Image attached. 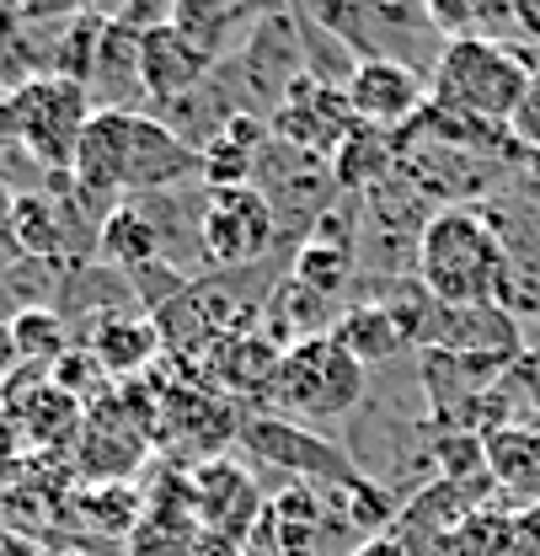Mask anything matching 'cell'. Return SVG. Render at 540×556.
I'll use <instances>...</instances> for the list:
<instances>
[{
	"instance_id": "obj_1",
	"label": "cell",
	"mask_w": 540,
	"mask_h": 556,
	"mask_svg": "<svg viewBox=\"0 0 540 556\" xmlns=\"http://www.w3.org/2000/svg\"><path fill=\"white\" fill-rule=\"evenodd\" d=\"M417 283L439 305H503L508 241L487 204L439 208L417 247Z\"/></svg>"
},
{
	"instance_id": "obj_2",
	"label": "cell",
	"mask_w": 540,
	"mask_h": 556,
	"mask_svg": "<svg viewBox=\"0 0 540 556\" xmlns=\"http://www.w3.org/2000/svg\"><path fill=\"white\" fill-rule=\"evenodd\" d=\"M536 70H540V54L514 49L498 33L444 38L439 65L428 75V102L455 113V118L508 129L519 102H525V91H530V80H536Z\"/></svg>"
},
{
	"instance_id": "obj_3",
	"label": "cell",
	"mask_w": 540,
	"mask_h": 556,
	"mask_svg": "<svg viewBox=\"0 0 540 556\" xmlns=\"http://www.w3.org/2000/svg\"><path fill=\"white\" fill-rule=\"evenodd\" d=\"M364 396H369V369L332 332H316V338H300V343L284 348L268 407L327 439L332 422L364 407Z\"/></svg>"
},
{
	"instance_id": "obj_4",
	"label": "cell",
	"mask_w": 540,
	"mask_h": 556,
	"mask_svg": "<svg viewBox=\"0 0 540 556\" xmlns=\"http://www.w3.org/2000/svg\"><path fill=\"white\" fill-rule=\"evenodd\" d=\"M91 113L97 108H91L80 80L38 70L0 97V139H16L38 166L70 177L75 144H80V129L91 124Z\"/></svg>"
},
{
	"instance_id": "obj_5",
	"label": "cell",
	"mask_w": 540,
	"mask_h": 556,
	"mask_svg": "<svg viewBox=\"0 0 540 556\" xmlns=\"http://www.w3.org/2000/svg\"><path fill=\"white\" fill-rule=\"evenodd\" d=\"M236 444H241V455L252 466H273L289 482L322 486V492L359 477V466L342 455L332 439H322V433H311V428H300V422H289L278 413H247L241 428H236Z\"/></svg>"
},
{
	"instance_id": "obj_6",
	"label": "cell",
	"mask_w": 540,
	"mask_h": 556,
	"mask_svg": "<svg viewBox=\"0 0 540 556\" xmlns=\"http://www.w3.org/2000/svg\"><path fill=\"white\" fill-rule=\"evenodd\" d=\"M199 241L209 268L247 274V268H258L268 257L284 236H278V219H273L268 199L258 188H214V193H203L199 204Z\"/></svg>"
},
{
	"instance_id": "obj_7",
	"label": "cell",
	"mask_w": 540,
	"mask_h": 556,
	"mask_svg": "<svg viewBox=\"0 0 540 556\" xmlns=\"http://www.w3.org/2000/svg\"><path fill=\"white\" fill-rule=\"evenodd\" d=\"M252 188L268 199L284 241H294V236L305 241V236L322 225V214L342 199L338 177H332V161L300 155V150H289V144H278V139L268 144V155H263Z\"/></svg>"
},
{
	"instance_id": "obj_8",
	"label": "cell",
	"mask_w": 540,
	"mask_h": 556,
	"mask_svg": "<svg viewBox=\"0 0 540 556\" xmlns=\"http://www.w3.org/2000/svg\"><path fill=\"white\" fill-rule=\"evenodd\" d=\"M353 124H359V118H353L342 86H327V80H316V75H300L268 118V129L278 144H289V150H300V155H316V161H332L338 144L353 135Z\"/></svg>"
},
{
	"instance_id": "obj_9",
	"label": "cell",
	"mask_w": 540,
	"mask_h": 556,
	"mask_svg": "<svg viewBox=\"0 0 540 556\" xmlns=\"http://www.w3.org/2000/svg\"><path fill=\"white\" fill-rule=\"evenodd\" d=\"M342 97H348V108L364 129L406 135L428 108V75L412 65H397V60H359Z\"/></svg>"
},
{
	"instance_id": "obj_10",
	"label": "cell",
	"mask_w": 540,
	"mask_h": 556,
	"mask_svg": "<svg viewBox=\"0 0 540 556\" xmlns=\"http://www.w3.org/2000/svg\"><path fill=\"white\" fill-rule=\"evenodd\" d=\"M417 348H439V353H461V358H503V364H519V358H525V332H519V316L503 311V305H439V300H434Z\"/></svg>"
},
{
	"instance_id": "obj_11",
	"label": "cell",
	"mask_w": 540,
	"mask_h": 556,
	"mask_svg": "<svg viewBox=\"0 0 540 556\" xmlns=\"http://www.w3.org/2000/svg\"><path fill=\"white\" fill-rule=\"evenodd\" d=\"M219 54H209L199 38H188L177 22H161L139 38V70H145V97H150V113L183 102L188 91H199L203 80L214 75Z\"/></svg>"
},
{
	"instance_id": "obj_12",
	"label": "cell",
	"mask_w": 540,
	"mask_h": 556,
	"mask_svg": "<svg viewBox=\"0 0 540 556\" xmlns=\"http://www.w3.org/2000/svg\"><path fill=\"white\" fill-rule=\"evenodd\" d=\"M278 358H284V348L273 343L263 327H247V332H225L219 343L209 348V358H203L199 369H203V386H214L219 396L247 402V407H263L273 396Z\"/></svg>"
},
{
	"instance_id": "obj_13",
	"label": "cell",
	"mask_w": 540,
	"mask_h": 556,
	"mask_svg": "<svg viewBox=\"0 0 540 556\" xmlns=\"http://www.w3.org/2000/svg\"><path fill=\"white\" fill-rule=\"evenodd\" d=\"M139 38L129 22L108 16L102 33H97V54L86 70V97L97 113H150V97H145V70H139Z\"/></svg>"
},
{
	"instance_id": "obj_14",
	"label": "cell",
	"mask_w": 540,
	"mask_h": 556,
	"mask_svg": "<svg viewBox=\"0 0 540 556\" xmlns=\"http://www.w3.org/2000/svg\"><path fill=\"white\" fill-rule=\"evenodd\" d=\"M193 508H199L203 530L219 535V541H230V546H247V535L263 519V497H258L252 471L225 466V460H209L199 477H193Z\"/></svg>"
},
{
	"instance_id": "obj_15",
	"label": "cell",
	"mask_w": 540,
	"mask_h": 556,
	"mask_svg": "<svg viewBox=\"0 0 540 556\" xmlns=\"http://www.w3.org/2000/svg\"><path fill=\"white\" fill-rule=\"evenodd\" d=\"M268 144H273L268 118H258V113L230 118V124L199 150L203 193H214V188H252V182H258V166H263V155H268Z\"/></svg>"
},
{
	"instance_id": "obj_16",
	"label": "cell",
	"mask_w": 540,
	"mask_h": 556,
	"mask_svg": "<svg viewBox=\"0 0 540 556\" xmlns=\"http://www.w3.org/2000/svg\"><path fill=\"white\" fill-rule=\"evenodd\" d=\"M481 455H487V482L514 508H540V428L525 422L492 428L481 433Z\"/></svg>"
},
{
	"instance_id": "obj_17",
	"label": "cell",
	"mask_w": 540,
	"mask_h": 556,
	"mask_svg": "<svg viewBox=\"0 0 540 556\" xmlns=\"http://www.w3.org/2000/svg\"><path fill=\"white\" fill-rule=\"evenodd\" d=\"M397 172H402V139L386 135V129H364V124H353V135L342 139L338 155H332V177H338V188L348 193V199L380 188V182L397 177Z\"/></svg>"
},
{
	"instance_id": "obj_18",
	"label": "cell",
	"mask_w": 540,
	"mask_h": 556,
	"mask_svg": "<svg viewBox=\"0 0 540 556\" xmlns=\"http://www.w3.org/2000/svg\"><path fill=\"white\" fill-rule=\"evenodd\" d=\"M86 353L102 364L108 380H129V375L155 364L161 332H155V321H145V316H102V321L91 327V348H86Z\"/></svg>"
},
{
	"instance_id": "obj_19",
	"label": "cell",
	"mask_w": 540,
	"mask_h": 556,
	"mask_svg": "<svg viewBox=\"0 0 540 556\" xmlns=\"http://www.w3.org/2000/svg\"><path fill=\"white\" fill-rule=\"evenodd\" d=\"M289 278L338 305V294H348V289L359 283V252L342 247V241H327V236H305V241L294 247Z\"/></svg>"
},
{
	"instance_id": "obj_20",
	"label": "cell",
	"mask_w": 540,
	"mask_h": 556,
	"mask_svg": "<svg viewBox=\"0 0 540 556\" xmlns=\"http://www.w3.org/2000/svg\"><path fill=\"white\" fill-rule=\"evenodd\" d=\"M65 208L54 204L49 193H16L11 199V236L27 257H60L65 252Z\"/></svg>"
},
{
	"instance_id": "obj_21",
	"label": "cell",
	"mask_w": 540,
	"mask_h": 556,
	"mask_svg": "<svg viewBox=\"0 0 540 556\" xmlns=\"http://www.w3.org/2000/svg\"><path fill=\"white\" fill-rule=\"evenodd\" d=\"M11 338H16V353L22 358H43L49 369L65 358L70 348H65V327H60V316L54 311H22L16 321H11Z\"/></svg>"
},
{
	"instance_id": "obj_22",
	"label": "cell",
	"mask_w": 540,
	"mask_h": 556,
	"mask_svg": "<svg viewBox=\"0 0 540 556\" xmlns=\"http://www.w3.org/2000/svg\"><path fill=\"white\" fill-rule=\"evenodd\" d=\"M289 5H294L305 22H316V27H327L332 38H342V27H348L369 0H289Z\"/></svg>"
},
{
	"instance_id": "obj_23",
	"label": "cell",
	"mask_w": 540,
	"mask_h": 556,
	"mask_svg": "<svg viewBox=\"0 0 540 556\" xmlns=\"http://www.w3.org/2000/svg\"><path fill=\"white\" fill-rule=\"evenodd\" d=\"M514 139L530 150V155H540V70H536V80H530V91H525V102H519V113H514Z\"/></svg>"
},
{
	"instance_id": "obj_24",
	"label": "cell",
	"mask_w": 540,
	"mask_h": 556,
	"mask_svg": "<svg viewBox=\"0 0 540 556\" xmlns=\"http://www.w3.org/2000/svg\"><path fill=\"white\" fill-rule=\"evenodd\" d=\"M22 455H27V439H22L16 417L0 407V477H11V471L22 466Z\"/></svg>"
},
{
	"instance_id": "obj_25",
	"label": "cell",
	"mask_w": 540,
	"mask_h": 556,
	"mask_svg": "<svg viewBox=\"0 0 540 556\" xmlns=\"http://www.w3.org/2000/svg\"><path fill=\"white\" fill-rule=\"evenodd\" d=\"M0 556H43V546H38L27 530H11V525H0Z\"/></svg>"
},
{
	"instance_id": "obj_26",
	"label": "cell",
	"mask_w": 540,
	"mask_h": 556,
	"mask_svg": "<svg viewBox=\"0 0 540 556\" xmlns=\"http://www.w3.org/2000/svg\"><path fill=\"white\" fill-rule=\"evenodd\" d=\"M353 556H412V552H406L397 535H375V541H364V546H359Z\"/></svg>"
},
{
	"instance_id": "obj_27",
	"label": "cell",
	"mask_w": 540,
	"mask_h": 556,
	"mask_svg": "<svg viewBox=\"0 0 540 556\" xmlns=\"http://www.w3.org/2000/svg\"><path fill=\"white\" fill-rule=\"evenodd\" d=\"M508 11H514L519 27H530V33L540 38V0H508Z\"/></svg>"
},
{
	"instance_id": "obj_28",
	"label": "cell",
	"mask_w": 540,
	"mask_h": 556,
	"mask_svg": "<svg viewBox=\"0 0 540 556\" xmlns=\"http://www.w3.org/2000/svg\"><path fill=\"white\" fill-rule=\"evenodd\" d=\"M22 27V0H0V33Z\"/></svg>"
},
{
	"instance_id": "obj_29",
	"label": "cell",
	"mask_w": 540,
	"mask_h": 556,
	"mask_svg": "<svg viewBox=\"0 0 540 556\" xmlns=\"http://www.w3.org/2000/svg\"><path fill=\"white\" fill-rule=\"evenodd\" d=\"M0 225L11 230V199H5V188H0Z\"/></svg>"
},
{
	"instance_id": "obj_30",
	"label": "cell",
	"mask_w": 540,
	"mask_h": 556,
	"mask_svg": "<svg viewBox=\"0 0 540 556\" xmlns=\"http://www.w3.org/2000/svg\"><path fill=\"white\" fill-rule=\"evenodd\" d=\"M75 5H86V0H75Z\"/></svg>"
},
{
	"instance_id": "obj_31",
	"label": "cell",
	"mask_w": 540,
	"mask_h": 556,
	"mask_svg": "<svg viewBox=\"0 0 540 556\" xmlns=\"http://www.w3.org/2000/svg\"><path fill=\"white\" fill-rule=\"evenodd\" d=\"M0 97H5V91H0Z\"/></svg>"
}]
</instances>
